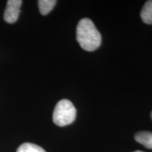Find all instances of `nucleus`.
<instances>
[{"label":"nucleus","mask_w":152,"mask_h":152,"mask_svg":"<svg viewBox=\"0 0 152 152\" xmlns=\"http://www.w3.org/2000/svg\"><path fill=\"white\" fill-rule=\"evenodd\" d=\"M140 16L144 23L147 24H152V0L147 1L144 4Z\"/></svg>","instance_id":"5"},{"label":"nucleus","mask_w":152,"mask_h":152,"mask_svg":"<svg viewBox=\"0 0 152 152\" xmlns=\"http://www.w3.org/2000/svg\"><path fill=\"white\" fill-rule=\"evenodd\" d=\"M151 119H152V112H151Z\"/></svg>","instance_id":"9"},{"label":"nucleus","mask_w":152,"mask_h":152,"mask_svg":"<svg viewBox=\"0 0 152 152\" xmlns=\"http://www.w3.org/2000/svg\"><path fill=\"white\" fill-rule=\"evenodd\" d=\"M56 4V0H39L38 1L39 11L42 15L48 14L54 9Z\"/></svg>","instance_id":"6"},{"label":"nucleus","mask_w":152,"mask_h":152,"mask_svg":"<svg viewBox=\"0 0 152 152\" xmlns=\"http://www.w3.org/2000/svg\"><path fill=\"white\" fill-rule=\"evenodd\" d=\"M76 39L85 50L92 52L99 48L102 43V36L94 23L90 18L80 20L76 28Z\"/></svg>","instance_id":"1"},{"label":"nucleus","mask_w":152,"mask_h":152,"mask_svg":"<svg viewBox=\"0 0 152 152\" xmlns=\"http://www.w3.org/2000/svg\"><path fill=\"white\" fill-rule=\"evenodd\" d=\"M134 152H144V151H134Z\"/></svg>","instance_id":"8"},{"label":"nucleus","mask_w":152,"mask_h":152,"mask_svg":"<svg viewBox=\"0 0 152 152\" xmlns=\"http://www.w3.org/2000/svg\"><path fill=\"white\" fill-rule=\"evenodd\" d=\"M134 139L146 148L152 149V132L148 131L138 132L134 135Z\"/></svg>","instance_id":"4"},{"label":"nucleus","mask_w":152,"mask_h":152,"mask_svg":"<svg viewBox=\"0 0 152 152\" xmlns=\"http://www.w3.org/2000/svg\"><path fill=\"white\" fill-rule=\"evenodd\" d=\"M16 152H46L45 150L37 144L33 143L22 144L17 149Z\"/></svg>","instance_id":"7"},{"label":"nucleus","mask_w":152,"mask_h":152,"mask_svg":"<svg viewBox=\"0 0 152 152\" xmlns=\"http://www.w3.org/2000/svg\"><path fill=\"white\" fill-rule=\"evenodd\" d=\"M76 118V109L71 101L62 99L55 106L53 113V121L58 126L71 124Z\"/></svg>","instance_id":"2"},{"label":"nucleus","mask_w":152,"mask_h":152,"mask_svg":"<svg viewBox=\"0 0 152 152\" xmlns=\"http://www.w3.org/2000/svg\"><path fill=\"white\" fill-rule=\"evenodd\" d=\"M22 2L21 0H9L7 1V8L4 14V18L6 22L14 23L18 20Z\"/></svg>","instance_id":"3"}]
</instances>
